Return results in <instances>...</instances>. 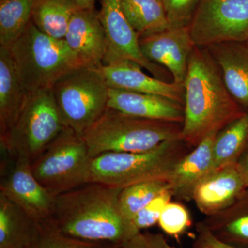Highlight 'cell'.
<instances>
[{
	"label": "cell",
	"mask_w": 248,
	"mask_h": 248,
	"mask_svg": "<svg viewBox=\"0 0 248 248\" xmlns=\"http://www.w3.org/2000/svg\"><path fill=\"white\" fill-rule=\"evenodd\" d=\"M9 49L19 78L29 94L52 89L68 73L86 67L64 40L45 35L32 21Z\"/></svg>",
	"instance_id": "cell-5"
},
{
	"label": "cell",
	"mask_w": 248,
	"mask_h": 248,
	"mask_svg": "<svg viewBox=\"0 0 248 248\" xmlns=\"http://www.w3.org/2000/svg\"><path fill=\"white\" fill-rule=\"evenodd\" d=\"M108 107L147 120L182 124L184 121L182 104L156 94L110 89Z\"/></svg>",
	"instance_id": "cell-16"
},
{
	"label": "cell",
	"mask_w": 248,
	"mask_h": 248,
	"mask_svg": "<svg viewBox=\"0 0 248 248\" xmlns=\"http://www.w3.org/2000/svg\"><path fill=\"white\" fill-rule=\"evenodd\" d=\"M91 159L82 137L67 128L31 168L41 185L57 197L89 183Z\"/></svg>",
	"instance_id": "cell-8"
},
{
	"label": "cell",
	"mask_w": 248,
	"mask_h": 248,
	"mask_svg": "<svg viewBox=\"0 0 248 248\" xmlns=\"http://www.w3.org/2000/svg\"><path fill=\"white\" fill-rule=\"evenodd\" d=\"M98 15L107 40V52L103 66L117 62L132 61L155 78L167 81L169 71L147 60L142 53L140 35L125 17L121 0H102Z\"/></svg>",
	"instance_id": "cell-11"
},
{
	"label": "cell",
	"mask_w": 248,
	"mask_h": 248,
	"mask_svg": "<svg viewBox=\"0 0 248 248\" xmlns=\"http://www.w3.org/2000/svg\"><path fill=\"white\" fill-rule=\"evenodd\" d=\"M35 0H0V46L9 48L32 19Z\"/></svg>",
	"instance_id": "cell-25"
},
{
	"label": "cell",
	"mask_w": 248,
	"mask_h": 248,
	"mask_svg": "<svg viewBox=\"0 0 248 248\" xmlns=\"http://www.w3.org/2000/svg\"><path fill=\"white\" fill-rule=\"evenodd\" d=\"M122 246L73 239L62 234L48 219L39 222L35 239L29 248H122Z\"/></svg>",
	"instance_id": "cell-27"
},
{
	"label": "cell",
	"mask_w": 248,
	"mask_h": 248,
	"mask_svg": "<svg viewBox=\"0 0 248 248\" xmlns=\"http://www.w3.org/2000/svg\"><path fill=\"white\" fill-rule=\"evenodd\" d=\"M173 198L170 189L164 191L154 200L151 201L146 206L131 220L132 224L138 232L143 230L155 226L159 221L160 215L166 204L171 202Z\"/></svg>",
	"instance_id": "cell-29"
},
{
	"label": "cell",
	"mask_w": 248,
	"mask_h": 248,
	"mask_svg": "<svg viewBox=\"0 0 248 248\" xmlns=\"http://www.w3.org/2000/svg\"><path fill=\"white\" fill-rule=\"evenodd\" d=\"M122 248H175L170 246L164 235L140 232L122 246Z\"/></svg>",
	"instance_id": "cell-31"
},
{
	"label": "cell",
	"mask_w": 248,
	"mask_h": 248,
	"mask_svg": "<svg viewBox=\"0 0 248 248\" xmlns=\"http://www.w3.org/2000/svg\"><path fill=\"white\" fill-rule=\"evenodd\" d=\"M124 14L140 37L170 28L159 0H121Z\"/></svg>",
	"instance_id": "cell-24"
},
{
	"label": "cell",
	"mask_w": 248,
	"mask_h": 248,
	"mask_svg": "<svg viewBox=\"0 0 248 248\" xmlns=\"http://www.w3.org/2000/svg\"><path fill=\"white\" fill-rule=\"evenodd\" d=\"M29 94L18 75L11 50L0 46V138L16 123Z\"/></svg>",
	"instance_id": "cell-19"
},
{
	"label": "cell",
	"mask_w": 248,
	"mask_h": 248,
	"mask_svg": "<svg viewBox=\"0 0 248 248\" xmlns=\"http://www.w3.org/2000/svg\"><path fill=\"white\" fill-rule=\"evenodd\" d=\"M217 133L209 135L176 165L169 180L173 197L192 200L196 187L213 172V145Z\"/></svg>",
	"instance_id": "cell-18"
},
{
	"label": "cell",
	"mask_w": 248,
	"mask_h": 248,
	"mask_svg": "<svg viewBox=\"0 0 248 248\" xmlns=\"http://www.w3.org/2000/svg\"><path fill=\"white\" fill-rule=\"evenodd\" d=\"M73 1H75L81 9H94V2H95V0H73Z\"/></svg>",
	"instance_id": "cell-33"
},
{
	"label": "cell",
	"mask_w": 248,
	"mask_h": 248,
	"mask_svg": "<svg viewBox=\"0 0 248 248\" xmlns=\"http://www.w3.org/2000/svg\"><path fill=\"white\" fill-rule=\"evenodd\" d=\"M189 29L195 45L248 40V0H201Z\"/></svg>",
	"instance_id": "cell-9"
},
{
	"label": "cell",
	"mask_w": 248,
	"mask_h": 248,
	"mask_svg": "<svg viewBox=\"0 0 248 248\" xmlns=\"http://www.w3.org/2000/svg\"><path fill=\"white\" fill-rule=\"evenodd\" d=\"M138 63L121 61L100 67L110 89L156 94L168 98L184 107V84L168 82L147 75Z\"/></svg>",
	"instance_id": "cell-15"
},
{
	"label": "cell",
	"mask_w": 248,
	"mask_h": 248,
	"mask_svg": "<svg viewBox=\"0 0 248 248\" xmlns=\"http://www.w3.org/2000/svg\"><path fill=\"white\" fill-rule=\"evenodd\" d=\"M196 231L197 236L192 245V248H241L217 239L201 222L197 223Z\"/></svg>",
	"instance_id": "cell-32"
},
{
	"label": "cell",
	"mask_w": 248,
	"mask_h": 248,
	"mask_svg": "<svg viewBox=\"0 0 248 248\" xmlns=\"http://www.w3.org/2000/svg\"><path fill=\"white\" fill-rule=\"evenodd\" d=\"M170 189L169 181L142 182L124 187L119 196V204L125 218L131 222L134 217L164 191Z\"/></svg>",
	"instance_id": "cell-26"
},
{
	"label": "cell",
	"mask_w": 248,
	"mask_h": 248,
	"mask_svg": "<svg viewBox=\"0 0 248 248\" xmlns=\"http://www.w3.org/2000/svg\"><path fill=\"white\" fill-rule=\"evenodd\" d=\"M248 151V112L217 133L213 145V170L239 163Z\"/></svg>",
	"instance_id": "cell-23"
},
{
	"label": "cell",
	"mask_w": 248,
	"mask_h": 248,
	"mask_svg": "<svg viewBox=\"0 0 248 248\" xmlns=\"http://www.w3.org/2000/svg\"><path fill=\"white\" fill-rule=\"evenodd\" d=\"M248 189L239 163L213 171L196 187L192 201L206 217L219 213L239 200Z\"/></svg>",
	"instance_id": "cell-13"
},
{
	"label": "cell",
	"mask_w": 248,
	"mask_h": 248,
	"mask_svg": "<svg viewBox=\"0 0 248 248\" xmlns=\"http://www.w3.org/2000/svg\"><path fill=\"white\" fill-rule=\"evenodd\" d=\"M246 45H247L248 46V40L247 41V42H246Z\"/></svg>",
	"instance_id": "cell-35"
},
{
	"label": "cell",
	"mask_w": 248,
	"mask_h": 248,
	"mask_svg": "<svg viewBox=\"0 0 248 248\" xmlns=\"http://www.w3.org/2000/svg\"><path fill=\"white\" fill-rule=\"evenodd\" d=\"M158 223L164 233L179 240L190 228L192 220L188 210L184 205L170 202L163 209Z\"/></svg>",
	"instance_id": "cell-28"
},
{
	"label": "cell",
	"mask_w": 248,
	"mask_h": 248,
	"mask_svg": "<svg viewBox=\"0 0 248 248\" xmlns=\"http://www.w3.org/2000/svg\"><path fill=\"white\" fill-rule=\"evenodd\" d=\"M192 148L179 138L151 151L104 153L91 159L89 183L123 189L142 182L169 181L176 165Z\"/></svg>",
	"instance_id": "cell-3"
},
{
	"label": "cell",
	"mask_w": 248,
	"mask_h": 248,
	"mask_svg": "<svg viewBox=\"0 0 248 248\" xmlns=\"http://www.w3.org/2000/svg\"><path fill=\"white\" fill-rule=\"evenodd\" d=\"M39 222L0 195V248L30 247L37 235Z\"/></svg>",
	"instance_id": "cell-21"
},
{
	"label": "cell",
	"mask_w": 248,
	"mask_h": 248,
	"mask_svg": "<svg viewBox=\"0 0 248 248\" xmlns=\"http://www.w3.org/2000/svg\"><path fill=\"white\" fill-rule=\"evenodd\" d=\"M239 164L241 166V169L244 171L245 176H246V179H247L248 185V151L246 154L243 156L242 159L240 160Z\"/></svg>",
	"instance_id": "cell-34"
},
{
	"label": "cell",
	"mask_w": 248,
	"mask_h": 248,
	"mask_svg": "<svg viewBox=\"0 0 248 248\" xmlns=\"http://www.w3.org/2000/svg\"><path fill=\"white\" fill-rule=\"evenodd\" d=\"M67 128L52 89L36 91L29 94L16 123L0 138V148L31 164Z\"/></svg>",
	"instance_id": "cell-6"
},
{
	"label": "cell",
	"mask_w": 248,
	"mask_h": 248,
	"mask_svg": "<svg viewBox=\"0 0 248 248\" xmlns=\"http://www.w3.org/2000/svg\"><path fill=\"white\" fill-rule=\"evenodd\" d=\"M140 45L147 60L166 68L173 82L184 84L189 60L196 46L189 27L169 28L140 37Z\"/></svg>",
	"instance_id": "cell-12"
},
{
	"label": "cell",
	"mask_w": 248,
	"mask_h": 248,
	"mask_svg": "<svg viewBox=\"0 0 248 248\" xmlns=\"http://www.w3.org/2000/svg\"><path fill=\"white\" fill-rule=\"evenodd\" d=\"M219 68L227 89L244 112H248V46L228 42L205 47Z\"/></svg>",
	"instance_id": "cell-17"
},
{
	"label": "cell",
	"mask_w": 248,
	"mask_h": 248,
	"mask_svg": "<svg viewBox=\"0 0 248 248\" xmlns=\"http://www.w3.org/2000/svg\"><path fill=\"white\" fill-rule=\"evenodd\" d=\"M110 89L100 68L81 67L57 81L52 91L66 126L81 136L107 110Z\"/></svg>",
	"instance_id": "cell-7"
},
{
	"label": "cell",
	"mask_w": 248,
	"mask_h": 248,
	"mask_svg": "<svg viewBox=\"0 0 248 248\" xmlns=\"http://www.w3.org/2000/svg\"><path fill=\"white\" fill-rule=\"evenodd\" d=\"M184 89L181 139L192 148L246 112L227 89L219 68L206 48L196 46L191 54Z\"/></svg>",
	"instance_id": "cell-2"
},
{
	"label": "cell",
	"mask_w": 248,
	"mask_h": 248,
	"mask_svg": "<svg viewBox=\"0 0 248 248\" xmlns=\"http://www.w3.org/2000/svg\"><path fill=\"white\" fill-rule=\"evenodd\" d=\"M0 195L20 207L36 221L50 219L53 216L56 196L36 179L30 163L4 148H1Z\"/></svg>",
	"instance_id": "cell-10"
},
{
	"label": "cell",
	"mask_w": 248,
	"mask_h": 248,
	"mask_svg": "<svg viewBox=\"0 0 248 248\" xmlns=\"http://www.w3.org/2000/svg\"><path fill=\"white\" fill-rule=\"evenodd\" d=\"M64 40L84 66L100 68L104 64L107 36L95 9L78 10L71 18Z\"/></svg>",
	"instance_id": "cell-14"
},
{
	"label": "cell",
	"mask_w": 248,
	"mask_h": 248,
	"mask_svg": "<svg viewBox=\"0 0 248 248\" xmlns=\"http://www.w3.org/2000/svg\"><path fill=\"white\" fill-rule=\"evenodd\" d=\"M159 1H161V3L163 4V0H159Z\"/></svg>",
	"instance_id": "cell-36"
},
{
	"label": "cell",
	"mask_w": 248,
	"mask_h": 248,
	"mask_svg": "<svg viewBox=\"0 0 248 248\" xmlns=\"http://www.w3.org/2000/svg\"><path fill=\"white\" fill-rule=\"evenodd\" d=\"M80 9L73 0H35L31 21L45 35L64 40L71 18Z\"/></svg>",
	"instance_id": "cell-22"
},
{
	"label": "cell",
	"mask_w": 248,
	"mask_h": 248,
	"mask_svg": "<svg viewBox=\"0 0 248 248\" xmlns=\"http://www.w3.org/2000/svg\"><path fill=\"white\" fill-rule=\"evenodd\" d=\"M201 0H163L170 28L189 27Z\"/></svg>",
	"instance_id": "cell-30"
},
{
	"label": "cell",
	"mask_w": 248,
	"mask_h": 248,
	"mask_svg": "<svg viewBox=\"0 0 248 248\" xmlns=\"http://www.w3.org/2000/svg\"><path fill=\"white\" fill-rule=\"evenodd\" d=\"M182 125L133 117L108 107L81 137L92 158L107 153H141L181 138Z\"/></svg>",
	"instance_id": "cell-4"
},
{
	"label": "cell",
	"mask_w": 248,
	"mask_h": 248,
	"mask_svg": "<svg viewBox=\"0 0 248 248\" xmlns=\"http://www.w3.org/2000/svg\"><path fill=\"white\" fill-rule=\"evenodd\" d=\"M120 188L88 183L57 196L50 221L62 234L90 242L123 245L138 234L119 204Z\"/></svg>",
	"instance_id": "cell-1"
},
{
	"label": "cell",
	"mask_w": 248,
	"mask_h": 248,
	"mask_svg": "<svg viewBox=\"0 0 248 248\" xmlns=\"http://www.w3.org/2000/svg\"><path fill=\"white\" fill-rule=\"evenodd\" d=\"M200 222L220 241L248 248V189L231 206Z\"/></svg>",
	"instance_id": "cell-20"
}]
</instances>
